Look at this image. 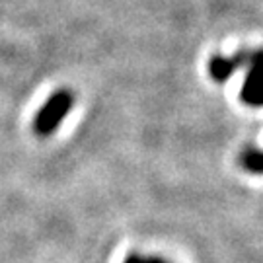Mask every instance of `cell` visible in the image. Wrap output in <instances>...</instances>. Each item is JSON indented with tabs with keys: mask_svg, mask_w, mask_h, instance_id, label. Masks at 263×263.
I'll return each mask as SVG.
<instances>
[{
	"mask_svg": "<svg viewBox=\"0 0 263 263\" xmlns=\"http://www.w3.org/2000/svg\"><path fill=\"white\" fill-rule=\"evenodd\" d=\"M142 263H168L162 257H142Z\"/></svg>",
	"mask_w": 263,
	"mask_h": 263,
	"instance_id": "cell-6",
	"label": "cell"
},
{
	"mask_svg": "<svg viewBox=\"0 0 263 263\" xmlns=\"http://www.w3.org/2000/svg\"><path fill=\"white\" fill-rule=\"evenodd\" d=\"M123 263H142V255L133 252V254H129L127 257H125V261Z\"/></svg>",
	"mask_w": 263,
	"mask_h": 263,
	"instance_id": "cell-5",
	"label": "cell"
},
{
	"mask_svg": "<svg viewBox=\"0 0 263 263\" xmlns=\"http://www.w3.org/2000/svg\"><path fill=\"white\" fill-rule=\"evenodd\" d=\"M244 66H248V74L242 84L240 98L252 107H263V49L246 51Z\"/></svg>",
	"mask_w": 263,
	"mask_h": 263,
	"instance_id": "cell-2",
	"label": "cell"
},
{
	"mask_svg": "<svg viewBox=\"0 0 263 263\" xmlns=\"http://www.w3.org/2000/svg\"><path fill=\"white\" fill-rule=\"evenodd\" d=\"M240 164L250 174H263V151L248 148L240 156Z\"/></svg>",
	"mask_w": 263,
	"mask_h": 263,
	"instance_id": "cell-4",
	"label": "cell"
},
{
	"mask_svg": "<svg viewBox=\"0 0 263 263\" xmlns=\"http://www.w3.org/2000/svg\"><path fill=\"white\" fill-rule=\"evenodd\" d=\"M244 63H246V51L244 53H238L236 57L215 55L209 61V74H211V78L215 82L222 84V82H226L230 76L234 74L240 66H244Z\"/></svg>",
	"mask_w": 263,
	"mask_h": 263,
	"instance_id": "cell-3",
	"label": "cell"
},
{
	"mask_svg": "<svg viewBox=\"0 0 263 263\" xmlns=\"http://www.w3.org/2000/svg\"><path fill=\"white\" fill-rule=\"evenodd\" d=\"M74 105V96L68 90H57L47 98V102L39 107L33 117V133L39 137H49L59 129L66 113Z\"/></svg>",
	"mask_w": 263,
	"mask_h": 263,
	"instance_id": "cell-1",
	"label": "cell"
}]
</instances>
